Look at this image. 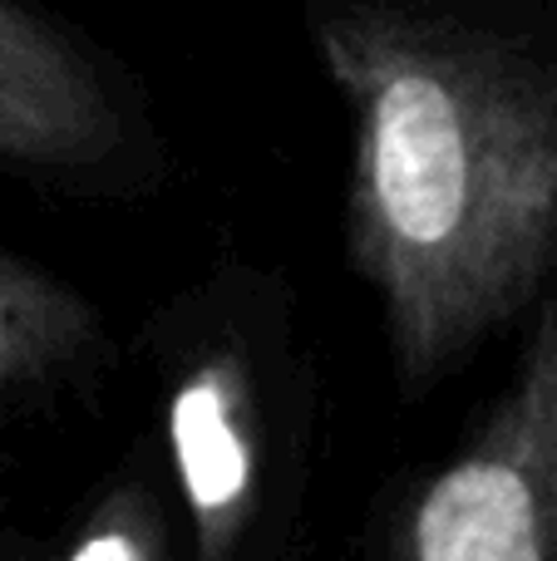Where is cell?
<instances>
[{"instance_id":"obj_6","label":"cell","mask_w":557,"mask_h":561,"mask_svg":"<svg viewBox=\"0 0 557 561\" xmlns=\"http://www.w3.org/2000/svg\"><path fill=\"white\" fill-rule=\"evenodd\" d=\"M178 488L158 448H134L94 497L75 513L59 557L65 561H163L178 552Z\"/></svg>"},{"instance_id":"obj_5","label":"cell","mask_w":557,"mask_h":561,"mask_svg":"<svg viewBox=\"0 0 557 561\" xmlns=\"http://www.w3.org/2000/svg\"><path fill=\"white\" fill-rule=\"evenodd\" d=\"M109 365V325L89 290L0 242V428L79 394Z\"/></svg>"},{"instance_id":"obj_2","label":"cell","mask_w":557,"mask_h":561,"mask_svg":"<svg viewBox=\"0 0 557 561\" xmlns=\"http://www.w3.org/2000/svg\"><path fill=\"white\" fill-rule=\"evenodd\" d=\"M158 454L197 561H276L306 517L321 365L282 272L217 256L138 330Z\"/></svg>"},{"instance_id":"obj_7","label":"cell","mask_w":557,"mask_h":561,"mask_svg":"<svg viewBox=\"0 0 557 561\" xmlns=\"http://www.w3.org/2000/svg\"><path fill=\"white\" fill-rule=\"evenodd\" d=\"M30 552H35V547H30L25 537H15V533H10V527H0V557H5V561H15V557H30Z\"/></svg>"},{"instance_id":"obj_3","label":"cell","mask_w":557,"mask_h":561,"mask_svg":"<svg viewBox=\"0 0 557 561\" xmlns=\"http://www.w3.org/2000/svg\"><path fill=\"white\" fill-rule=\"evenodd\" d=\"M375 547L395 561H557V272L528 306L509 385L395 493Z\"/></svg>"},{"instance_id":"obj_4","label":"cell","mask_w":557,"mask_h":561,"mask_svg":"<svg viewBox=\"0 0 557 561\" xmlns=\"http://www.w3.org/2000/svg\"><path fill=\"white\" fill-rule=\"evenodd\" d=\"M0 173L59 197H128L163 173L134 79L35 0H0Z\"/></svg>"},{"instance_id":"obj_1","label":"cell","mask_w":557,"mask_h":561,"mask_svg":"<svg viewBox=\"0 0 557 561\" xmlns=\"http://www.w3.org/2000/svg\"><path fill=\"white\" fill-rule=\"evenodd\" d=\"M345 108V256L405 399L557 272V25L533 0H302Z\"/></svg>"}]
</instances>
